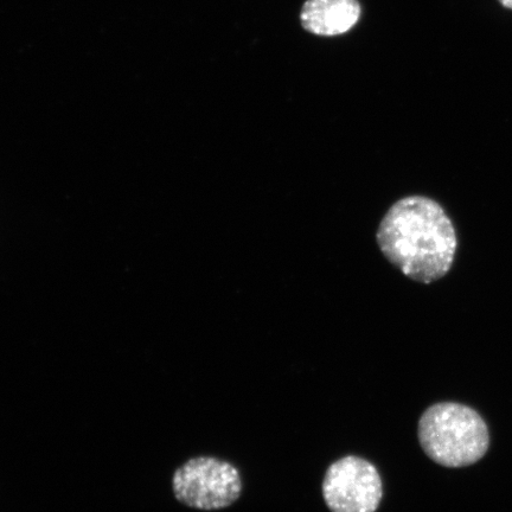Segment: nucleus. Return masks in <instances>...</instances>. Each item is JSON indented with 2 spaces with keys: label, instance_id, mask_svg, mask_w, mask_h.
<instances>
[{
  "label": "nucleus",
  "instance_id": "39448f33",
  "mask_svg": "<svg viewBox=\"0 0 512 512\" xmlns=\"http://www.w3.org/2000/svg\"><path fill=\"white\" fill-rule=\"evenodd\" d=\"M361 12L358 0H307L300 21L311 34L339 36L355 27Z\"/></svg>",
  "mask_w": 512,
  "mask_h": 512
},
{
  "label": "nucleus",
  "instance_id": "423d86ee",
  "mask_svg": "<svg viewBox=\"0 0 512 512\" xmlns=\"http://www.w3.org/2000/svg\"><path fill=\"white\" fill-rule=\"evenodd\" d=\"M505 8L512 9V0H499Z\"/></svg>",
  "mask_w": 512,
  "mask_h": 512
},
{
  "label": "nucleus",
  "instance_id": "7ed1b4c3",
  "mask_svg": "<svg viewBox=\"0 0 512 512\" xmlns=\"http://www.w3.org/2000/svg\"><path fill=\"white\" fill-rule=\"evenodd\" d=\"M172 490L179 503L192 509L214 511L238 501L242 480L234 465L219 458L196 457L175 471Z\"/></svg>",
  "mask_w": 512,
  "mask_h": 512
},
{
  "label": "nucleus",
  "instance_id": "20e7f679",
  "mask_svg": "<svg viewBox=\"0 0 512 512\" xmlns=\"http://www.w3.org/2000/svg\"><path fill=\"white\" fill-rule=\"evenodd\" d=\"M323 496L331 512H376L383 497L380 472L361 457L338 459L325 472Z\"/></svg>",
  "mask_w": 512,
  "mask_h": 512
},
{
  "label": "nucleus",
  "instance_id": "f03ea898",
  "mask_svg": "<svg viewBox=\"0 0 512 512\" xmlns=\"http://www.w3.org/2000/svg\"><path fill=\"white\" fill-rule=\"evenodd\" d=\"M418 433L427 457L451 469L475 464L489 450L490 434L482 416L456 402L428 407L421 415Z\"/></svg>",
  "mask_w": 512,
  "mask_h": 512
},
{
  "label": "nucleus",
  "instance_id": "f257e3e1",
  "mask_svg": "<svg viewBox=\"0 0 512 512\" xmlns=\"http://www.w3.org/2000/svg\"><path fill=\"white\" fill-rule=\"evenodd\" d=\"M376 240L390 264L421 284L444 278L458 247L450 217L438 202L425 196L395 202L383 216Z\"/></svg>",
  "mask_w": 512,
  "mask_h": 512
}]
</instances>
